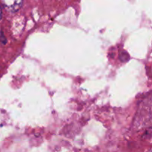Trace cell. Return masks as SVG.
<instances>
[{
    "label": "cell",
    "instance_id": "obj_1",
    "mask_svg": "<svg viewBox=\"0 0 152 152\" xmlns=\"http://www.w3.org/2000/svg\"><path fill=\"white\" fill-rule=\"evenodd\" d=\"M4 5L10 11L15 12L20 8L22 0H4Z\"/></svg>",
    "mask_w": 152,
    "mask_h": 152
},
{
    "label": "cell",
    "instance_id": "obj_2",
    "mask_svg": "<svg viewBox=\"0 0 152 152\" xmlns=\"http://www.w3.org/2000/svg\"><path fill=\"white\" fill-rule=\"evenodd\" d=\"M1 8H0V20H1Z\"/></svg>",
    "mask_w": 152,
    "mask_h": 152
}]
</instances>
